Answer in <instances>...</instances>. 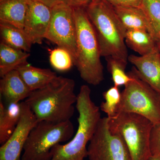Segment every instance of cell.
I'll use <instances>...</instances> for the list:
<instances>
[{"mask_svg":"<svg viewBox=\"0 0 160 160\" xmlns=\"http://www.w3.org/2000/svg\"><path fill=\"white\" fill-rule=\"evenodd\" d=\"M140 7L147 18L149 32L156 42L160 40V0H142Z\"/></svg>","mask_w":160,"mask_h":160,"instance_id":"21","label":"cell"},{"mask_svg":"<svg viewBox=\"0 0 160 160\" xmlns=\"http://www.w3.org/2000/svg\"><path fill=\"white\" fill-rule=\"evenodd\" d=\"M76 107L79 114L77 131L68 142L58 144L52 148L50 160H84L87 157V145L101 118L100 108L92 100L89 86H81Z\"/></svg>","mask_w":160,"mask_h":160,"instance_id":"3","label":"cell"},{"mask_svg":"<svg viewBox=\"0 0 160 160\" xmlns=\"http://www.w3.org/2000/svg\"><path fill=\"white\" fill-rule=\"evenodd\" d=\"M122 93L118 87L113 86L103 93L105 102L101 103L100 109L110 118L117 113L118 106L121 102Z\"/></svg>","mask_w":160,"mask_h":160,"instance_id":"24","label":"cell"},{"mask_svg":"<svg viewBox=\"0 0 160 160\" xmlns=\"http://www.w3.org/2000/svg\"><path fill=\"white\" fill-rule=\"evenodd\" d=\"M45 39L69 52L74 63L76 28L72 6L63 3L52 8L51 20Z\"/></svg>","mask_w":160,"mask_h":160,"instance_id":"9","label":"cell"},{"mask_svg":"<svg viewBox=\"0 0 160 160\" xmlns=\"http://www.w3.org/2000/svg\"><path fill=\"white\" fill-rule=\"evenodd\" d=\"M51 15L49 6L36 0H28L24 30L32 44H41L46 38Z\"/></svg>","mask_w":160,"mask_h":160,"instance_id":"11","label":"cell"},{"mask_svg":"<svg viewBox=\"0 0 160 160\" xmlns=\"http://www.w3.org/2000/svg\"><path fill=\"white\" fill-rule=\"evenodd\" d=\"M85 9L96 33L102 57L113 58L127 64V30L114 7L107 0H92Z\"/></svg>","mask_w":160,"mask_h":160,"instance_id":"2","label":"cell"},{"mask_svg":"<svg viewBox=\"0 0 160 160\" xmlns=\"http://www.w3.org/2000/svg\"><path fill=\"white\" fill-rule=\"evenodd\" d=\"M107 68L111 73L114 86L119 87L125 86L131 80V77L126 73L127 64L112 58H106Z\"/></svg>","mask_w":160,"mask_h":160,"instance_id":"22","label":"cell"},{"mask_svg":"<svg viewBox=\"0 0 160 160\" xmlns=\"http://www.w3.org/2000/svg\"><path fill=\"white\" fill-rule=\"evenodd\" d=\"M128 61L140 77L160 94V58L158 49L144 56L131 55Z\"/></svg>","mask_w":160,"mask_h":160,"instance_id":"12","label":"cell"},{"mask_svg":"<svg viewBox=\"0 0 160 160\" xmlns=\"http://www.w3.org/2000/svg\"><path fill=\"white\" fill-rule=\"evenodd\" d=\"M92 0H69V4L72 7H86Z\"/></svg>","mask_w":160,"mask_h":160,"instance_id":"28","label":"cell"},{"mask_svg":"<svg viewBox=\"0 0 160 160\" xmlns=\"http://www.w3.org/2000/svg\"><path fill=\"white\" fill-rule=\"evenodd\" d=\"M16 70L32 92L46 86L58 77L51 69L38 68L28 63L20 66Z\"/></svg>","mask_w":160,"mask_h":160,"instance_id":"15","label":"cell"},{"mask_svg":"<svg viewBox=\"0 0 160 160\" xmlns=\"http://www.w3.org/2000/svg\"><path fill=\"white\" fill-rule=\"evenodd\" d=\"M21 104L19 121L11 136L0 148V160H19L29 133L38 123L27 103L24 101Z\"/></svg>","mask_w":160,"mask_h":160,"instance_id":"10","label":"cell"},{"mask_svg":"<svg viewBox=\"0 0 160 160\" xmlns=\"http://www.w3.org/2000/svg\"><path fill=\"white\" fill-rule=\"evenodd\" d=\"M114 8L118 16L126 30H143L149 32V24L147 18L140 7L119 6Z\"/></svg>","mask_w":160,"mask_h":160,"instance_id":"18","label":"cell"},{"mask_svg":"<svg viewBox=\"0 0 160 160\" xmlns=\"http://www.w3.org/2000/svg\"><path fill=\"white\" fill-rule=\"evenodd\" d=\"M110 131L122 138L132 160H149L150 136L153 124L146 118L130 112H118L108 118Z\"/></svg>","mask_w":160,"mask_h":160,"instance_id":"5","label":"cell"},{"mask_svg":"<svg viewBox=\"0 0 160 160\" xmlns=\"http://www.w3.org/2000/svg\"><path fill=\"white\" fill-rule=\"evenodd\" d=\"M149 160H160V155H152Z\"/></svg>","mask_w":160,"mask_h":160,"instance_id":"29","label":"cell"},{"mask_svg":"<svg viewBox=\"0 0 160 160\" xmlns=\"http://www.w3.org/2000/svg\"><path fill=\"white\" fill-rule=\"evenodd\" d=\"M74 133L70 120L60 123L38 122L29 133L21 160H50L52 148L71 139Z\"/></svg>","mask_w":160,"mask_h":160,"instance_id":"7","label":"cell"},{"mask_svg":"<svg viewBox=\"0 0 160 160\" xmlns=\"http://www.w3.org/2000/svg\"><path fill=\"white\" fill-rule=\"evenodd\" d=\"M21 102L11 103L5 106L0 102V144L9 138L17 126L21 117Z\"/></svg>","mask_w":160,"mask_h":160,"instance_id":"16","label":"cell"},{"mask_svg":"<svg viewBox=\"0 0 160 160\" xmlns=\"http://www.w3.org/2000/svg\"><path fill=\"white\" fill-rule=\"evenodd\" d=\"M75 86L74 80L58 76L46 86L32 92L25 102L38 122L69 121L74 114L73 105L77 100Z\"/></svg>","mask_w":160,"mask_h":160,"instance_id":"1","label":"cell"},{"mask_svg":"<svg viewBox=\"0 0 160 160\" xmlns=\"http://www.w3.org/2000/svg\"><path fill=\"white\" fill-rule=\"evenodd\" d=\"M36 1L44 3V4L51 8L56 5L63 4V3L69 5V0H36Z\"/></svg>","mask_w":160,"mask_h":160,"instance_id":"27","label":"cell"},{"mask_svg":"<svg viewBox=\"0 0 160 160\" xmlns=\"http://www.w3.org/2000/svg\"><path fill=\"white\" fill-rule=\"evenodd\" d=\"M156 43L159 55L160 58V40H158V41H157Z\"/></svg>","mask_w":160,"mask_h":160,"instance_id":"30","label":"cell"},{"mask_svg":"<svg viewBox=\"0 0 160 160\" xmlns=\"http://www.w3.org/2000/svg\"><path fill=\"white\" fill-rule=\"evenodd\" d=\"M1 78L0 93L7 104L19 103L31 93L17 70L9 72Z\"/></svg>","mask_w":160,"mask_h":160,"instance_id":"13","label":"cell"},{"mask_svg":"<svg viewBox=\"0 0 160 160\" xmlns=\"http://www.w3.org/2000/svg\"><path fill=\"white\" fill-rule=\"evenodd\" d=\"M72 7L76 28V56L74 64L85 82L98 86L104 79V73L96 33L85 8Z\"/></svg>","mask_w":160,"mask_h":160,"instance_id":"4","label":"cell"},{"mask_svg":"<svg viewBox=\"0 0 160 160\" xmlns=\"http://www.w3.org/2000/svg\"><path fill=\"white\" fill-rule=\"evenodd\" d=\"M28 0H0V23L24 29Z\"/></svg>","mask_w":160,"mask_h":160,"instance_id":"14","label":"cell"},{"mask_svg":"<svg viewBox=\"0 0 160 160\" xmlns=\"http://www.w3.org/2000/svg\"><path fill=\"white\" fill-rule=\"evenodd\" d=\"M49 62L55 69L60 72L68 71L74 65V60L71 54L61 47L50 50Z\"/></svg>","mask_w":160,"mask_h":160,"instance_id":"23","label":"cell"},{"mask_svg":"<svg viewBox=\"0 0 160 160\" xmlns=\"http://www.w3.org/2000/svg\"><path fill=\"white\" fill-rule=\"evenodd\" d=\"M152 155H160V123L153 125L150 136Z\"/></svg>","mask_w":160,"mask_h":160,"instance_id":"25","label":"cell"},{"mask_svg":"<svg viewBox=\"0 0 160 160\" xmlns=\"http://www.w3.org/2000/svg\"><path fill=\"white\" fill-rule=\"evenodd\" d=\"M30 53L12 48L1 42L0 43V76L16 70L20 66L28 63Z\"/></svg>","mask_w":160,"mask_h":160,"instance_id":"17","label":"cell"},{"mask_svg":"<svg viewBox=\"0 0 160 160\" xmlns=\"http://www.w3.org/2000/svg\"><path fill=\"white\" fill-rule=\"evenodd\" d=\"M128 74L131 80L121 92L117 113H135L148 119L153 125L160 123V94L140 77L134 67Z\"/></svg>","mask_w":160,"mask_h":160,"instance_id":"6","label":"cell"},{"mask_svg":"<svg viewBox=\"0 0 160 160\" xmlns=\"http://www.w3.org/2000/svg\"><path fill=\"white\" fill-rule=\"evenodd\" d=\"M87 149L89 160H132L121 137L110 131L107 117L101 118Z\"/></svg>","mask_w":160,"mask_h":160,"instance_id":"8","label":"cell"},{"mask_svg":"<svg viewBox=\"0 0 160 160\" xmlns=\"http://www.w3.org/2000/svg\"><path fill=\"white\" fill-rule=\"evenodd\" d=\"M125 42L126 46L140 56L146 55L158 49L156 41L145 30H127Z\"/></svg>","mask_w":160,"mask_h":160,"instance_id":"19","label":"cell"},{"mask_svg":"<svg viewBox=\"0 0 160 160\" xmlns=\"http://www.w3.org/2000/svg\"><path fill=\"white\" fill-rule=\"evenodd\" d=\"M114 7L132 6L140 7L142 0H107Z\"/></svg>","mask_w":160,"mask_h":160,"instance_id":"26","label":"cell"},{"mask_svg":"<svg viewBox=\"0 0 160 160\" xmlns=\"http://www.w3.org/2000/svg\"><path fill=\"white\" fill-rule=\"evenodd\" d=\"M0 36L1 42L8 46L26 52L31 50L32 43L24 29L0 23Z\"/></svg>","mask_w":160,"mask_h":160,"instance_id":"20","label":"cell"}]
</instances>
